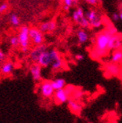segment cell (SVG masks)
<instances>
[{
	"label": "cell",
	"mask_w": 122,
	"mask_h": 123,
	"mask_svg": "<svg viewBox=\"0 0 122 123\" xmlns=\"http://www.w3.org/2000/svg\"><path fill=\"white\" fill-rule=\"evenodd\" d=\"M115 33H117L116 28L113 25H110L105 30L97 34L95 38V44L91 52L92 59H102L109 53L110 51L108 49V44L111 37Z\"/></svg>",
	"instance_id": "6da1fadb"
},
{
	"label": "cell",
	"mask_w": 122,
	"mask_h": 123,
	"mask_svg": "<svg viewBox=\"0 0 122 123\" xmlns=\"http://www.w3.org/2000/svg\"><path fill=\"white\" fill-rule=\"evenodd\" d=\"M18 38L20 47L22 49V52H26L28 50L29 44H30V28L28 26H22L20 28V31L18 32Z\"/></svg>",
	"instance_id": "7a4b0ae2"
},
{
	"label": "cell",
	"mask_w": 122,
	"mask_h": 123,
	"mask_svg": "<svg viewBox=\"0 0 122 123\" xmlns=\"http://www.w3.org/2000/svg\"><path fill=\"white\" fill-rule=\"evenodd\" d=\"M104 69H105V76L107 78L115 76L122 79V69L120 68V65L115 64L111 61L104 66Z\"/></svg>",
	"instance_id": "3957f363"
},
{
	"label": "cell",
	"mask_w": 122,
	"mask_h": 123,
	"mask_svg": "<svg viewBox=\"0 0 122 123\" xmlns=\"http://www.w3.org/2000/svg\"><path fill=\"white\" fill-rule=\"evenodd\" d=\"M39 92L41 96L45 99H50V98L53 97L55 90L52 86V80H45L41 81L39 85Z\"/></svg>",
	"instance_id": "277c9868"
},
{
	"label": "cell",
	"mask_w": 122,
	"mask_h": 123,
	"mask_svg": "<svg viewBox=\"0 0 122 123\" xmlns=\"http://www.w3.org/2000/svg\"><path fill=\"white\" fill-rule=\"evenodd\" d=\"M53 99L55 104L57 105H62L64 103H67V101L70 99L69 94L66 92V89H59V90H56L54 92Z\"/></svg>",
	"instance_id": "5b68a950"
},
{
	"label": "cell",
	"mask_w": 122,
	"mask_h": 123,
	"mask_svg": "<svg viewBox=\"0 0 122 123\" xmlns=\"http://www.w3.org/2000/svg\"><path fill=\"white\" fill-rule=\"evenodd\" d=\"M30 41L35 45H42L44 42V35L43 32L38 28H30Z\"/></svg>",
	"instance_id": "8992f818"
},
{
	"label": "cell",
	"mask_w": 122,
	"mask_h": 123,
	"mask_svg": "<svg viewBox=\"0 0 122 123\" xmlns=\"http://www.w3.org/2000/svg\"><path fill=\"white\" fill-rule=\"evenodd\" d=\"M42 66L38 63H33L30 67V73L31 78L35 82L42 81Z\"/></svg>",
	"instance_id": "52a82bcc"
},
{
	"label": "cell",
	"mask_w": 122,
	"mask_h": 123,
	"mask_svg": "<svg viewBox=\"0 0 122 123\" xmlns=\"http://www.w3.org/2000/svg\"><path fill=\"white\" fill-rule=\"evenodd\" d=\"M120 48H122V34L117 32L111 37L108 44V49L109 51H113L115 49Z\"/></svg>",
	"instance_id": "ba28073f"
},
{
	"label": "cell",
	"mask_w": 122,
	"mask_h": 123,
	"mask_svg": "<svg viewBox=\"0 0 122 123\" xmlns=\"http://www.w3.org/2000/svg\"><path fill=\"white\" fill-rule=\"evenodd\" d=\"M47 50V46L44 44L39 45H36L35 48H33L31 51H30V54H29V57H30V59L33 63H37L39 59L40 55L42 54L43 52L46 51Z\"/></svg>",
	"instance_id": "9c48e42d"
},
{
	"label": "cell",
	"mask_w": 122,
	"mask_h": 123,
	"mask_svg": "<svg viewBox=\"0 0 122 123\" xmlns=\"http://www.w3.org/2000/svg\"><path fill=\"white\" fill-rule=\"evenodd\" d=\"M67 106H68V108L70 109L71 113L77 114V115L81 114L83 110V106L79 102V100H76V99H69V100L67 101Z\"/></svg>",
	"instance_id": "30bf717a"
},
{
	"label": "cell",
	"mask_w": 122,
	"mask_h": 123,
	"mask_svg": "<svg viewBox=\"0 0 122 123\" xmlns=\"http://www.w3.org/2000/svg\"><path fill=\"white\" fill-rule=\"evenodd\" d=\"M37 63H38L43 68H46V67H48V66L52 65V57H51L49 50L45 51L42 54L40 55V57Z\"/></svg>",
	"instance_id": "8fae6325"
},
{
	"label": "cell",
	"mask_w": 122,
	"mask_h": 123,
	"mask_svg": "<svg viewBox=\"0 0 122 123\" xmlns=\"http://www.w3.org/2000/svg\"><path fill=\"white\" fill-rule=\"evenodd\" d=\"M111 61L118 65H122V48L115 49L111 54Z\"/></svg>",
	"instance_id": "7c38bea8"
},
{
	"label": "cell",
	"mask_w": 122,
	"mask_h": 123,
	"mask_svg": "<svg viewBox=\"0 0 122 123\" xmlns=\"http://www.w3.org/2000/svg\"><path fill=\"white\" fill-rule=\"evenodd\" d=\"M56 23L54 21H47L40 25L39 29L42 32H50V31H53L56 29Z\"/></svg>",
	"instance_id": "4fadbf2b"
},
{
	"label": "cell",
	"mask_w": 122,
	"mask_h": 123,
	"mask_svg": "<svg viewBox=\"0 0 122 123\" xmlns=\"http://www.w3.org/2000/svg\"><path fill=\"white\" fill-rule=\"evenodd\" d=\"M77 38L79 44L84 45L89 39V35H88V33L85 31L84 29H80V30H79L77 31Z\"/></svg>",
	"instance_id": "5bb4252c"
},
{
	"label": "cell",
	"mask_w": 122,
	"mask_h": 123,
	"mask_svg": "<svg viewBox=\"0 0 122 123\" xmlns=\"http://www.w3.org/2000/svg\"><path fill=\"white\" fill-rule=\"evenodd\" d=\"M52 86H53L54 90H59V89H63L66 87V80L63 78H57L52 80Z\"/></svg>",
	"instance_id": "9a60e30c"
},
{
	"label": "cell",
	"mask_w": 122,
	"mask_h": 123,
	"mask_svg": "<svg viewBox=\"0 0 122 123\" xmlns=\"http://www.w3.org/2000/svg\"><path fill=\"white\" fill-rule=\"evenodd\" d=\"M85 18L89 20L90 24L97 21V20L101 19L100 18H99V13H98V12L93 9H91V10H89V11H87L86 13H85Z\"/></svg>",
	"instance_id": "2e32d148"
},
{
	"label": "cell",
	"mask_w": 122,
	"mask_h": 123,
	"mask_svg": "<svg viewBox=\"0 0 122 123\" xmlns=\"http://www.w3.org/2000/svg\"><path fill=\"white\" fill-rule=\"evenodd\" d=\"M85 14L83 8H81V7H78L73 13V21L78 23V24L79 23L80 20H81L83 18H85Z\"/></svg>",
	"instance_id": "e0dca14e"
},
{
	"label": "cell",
	"mask_w": 122,
	"mask_h": 123,
	"mask_svg": "<svg viewBox=\"0 0 122 123\" xmlns=\"http://www.w3.org/2000/svg\"><path fill=\"white\" fill-rule=\"evenodd\" d=\"M14 69V66L12 63L11 62H7V63H5L3 65L2 67H1V73L5 75H8V74H11Z\"/></svg>",
	"instance_id": "ac0fdd59"
},
{
	"label": "cell",
	"mask_w": 122,
	"mask_h": 123,
	"mask_svg": "<svg viewBox=\"0 0 122 123\" xmlns=\"http://www.w3.org/2000/svg\"><path fill=\"white\" fill-rule=\"evenodd\" d=\"M85 94V92H84L81 88L77 87L75 89V91L73 92V94H72V96H71V99H76V100H79L80 99H82V98L84 97Z\"/></svg>",
	"instance_id": "d6986e66"
},
{
	"label": "cell",
	"mask_w": 122,
	"mask_h": 123,
	"mask_svg": "<svg viewBox=\"0 0 122 123\" xmlns=\"http://www.w3.org/2000/svg\"><path fill=\"white\" fill-rule=\"evenodd\" d=\"M64 66V61L62 58H59V59H56V60H54L53 62L52 63L51 65V67H52V71H59Z\"/></svg>",
	"instance_id": "ffe728a7"
},
{
	"label": "cell",
	"mask_w": 122,
	"mask_h": 123,
	"mask_svg": "<svg viewBox=\"0 0 122 123\" xmlns=\"http://www.w3.org/2000/svg\"><path fill=\"white\" fill-rule=\"evenodd\" d=\"M10 21H11V24L13 26H18L20 24V19L16 14H12L10 18Z\"/></svg>",
	"instance_id": "44dd1931"
},
{
	"label": "cell",
	"mask_w": 122,
	"mask_h": 123,
	"mask_svg": "<svg viewBox=\"0 0 122 123\" xmlns=\"http://www.w3.org/2000/svg\"><path fill=\"white\" fill-rule=\"evenodd\" d=\"M10 44H11V45H12V47H18V45H20L18 37H16V36L12 37L11 39H10Z\"/></svg>",
	"instance_id": "7402d4cb"
},
{
	"label": "cell",
	"mask_w": 122,
	"mask_h": 123,
	"mask_svg": "<svg viewBox=\"0 0 122 123\" xmlns=\"http://www.w3.org/2000/svg\"><path fill=\"white\" fill-rule=\"evenodd\" d=\"M79 25L82 27V28H89L90 27V22L89 20L85 17V18H83L81 20L79 21Z\"/></svg>",
	"instance_id": "603a6c76"
},
{
	"label": "cell",
	"mask_w": 122,
	"mask_h": 123,
	"mask_svg": "<svg viewBox=\"0 0 122 123\" xmlns=\"http://www.w3.org/2000/svg\"><path fill=\"white\" fill-rule=\"evenodd\" d=\"M76 86H73V85H66V87H65V89H66V92L69 94V96H72V94L73 93V92L75 91V89H76Z\"/></svg>",
	"instance_id": "cb8c5ba5"
},
{
	"label": "cell",
	"mask_w": 122,
	"mask_h": 123,
	"mask_svg": "<svg viewBox=\"0 0 122 123\" xmlns=\"http://www.w3.org/2000/svg\"><path fill=\"white\" fill-rule=\"evenodd\" d=\"M64 4H65V11H68L72 6L73 5V0H63Z\"/></svg>",
	"instance_id": "d4e9b609"
},
{
	"label": "cell",
	"mask_w": 122,
	"mask_h": 123,
	"mask_svg": "<svg viewBox=\"0 0 122 123\" xmlns=\"http://www.w3.org/2000/svg\"><path fill=\"white\" fill-rule=\"evenodd\" d=\"M74 59H75L78 62H81L85 59V56L83 54H81V53H77V54H75V56H74Z\"/></svg>",
	"instance_id": "484cf974"
},
{
	"label": "cell",
	"mask_w": 122,
	"mask_h": 123,
	"mask_svg": "<svg viewBox=\"0 0 122 123\" xmlns=\"http://www.w3.org/2000/svg\"><path fill=\"white\" fill-rule=\"evenodd\" d=\"M112 18H113V21L118 22L120 19V13H117V12H113V15H112Z\"/></svg>",
	"instance_id": "4316f807"
},
{
	"label": "cell",
	"mask_w": 122,
	"mask_h": 123,
	"mask_svg": "<svg viewBox=\"0 0 122 123\" xmlns=\"http://www.w3.org/2000/svg\"><path fill=\"white\" fill-rule=\"evenodd\" d=\"M8 9V5L6 3H4L2 5H0V13H3V12H5L6 10Z\"/></svg>",
	"instance_id": "83f0119b"
},
{
	"label": "cell",
	"mask_w": 122,
	"mask_h": 123,
	"mask_svg": "<svg viewBox=\"0 0 122 123\" xmlns=\"http://www.w3.org/2000/svg\"><path fill=\"white\" fill-rule=\"evenodd\" d=\"M99 1H101V0H85V2L91 5H96Z\"/></svg>",
	"instance_id": "f1b7e54d"
},
{
	"label": "cell",
	"mask_w": 122,
	"mask_h": 123,
	"mask_svg": "<svg viewBox=\"0 0 122 123\" xmlns=\"http://www.w3.org/2000/svg\"><path fill=\"white\" fill-rule=\"evenodd\" d=\"M5 59V53H4V52H3L2 51L0 50V63H1V62H2Z\"/></svg>",
	"instance_id": "f546056e"
},
{
	"label": "cell",
	"mask_w": 122,
	"mask_h": 123,
	"mask_svg": "<svg viewBox=\"0 0 122 123\" xmlns=\"http://www.w3.org/2000/svg\"><path fill=\"white\" fill-rule=\"evenodd\" d=\"M73 5H78V3H79V0H73Z\"/></svg>",
	"instance_id": "4dcf8cb0"
},
{
	"label": "cell",
	"mask_w": 122,
	"mask_h": 123,
	"mask_svg": "<svg viewBox=\"0 0 122 123\" xmlns=\"http://www.w3.org/2000/svg\"><path fill=\"white\" fill-rule=\"evenodd\" d=\"M120 19L122 20V8L120 9Z\"/></svg>",
	"instance_id": "1f68e13d"
}]
</instances>
